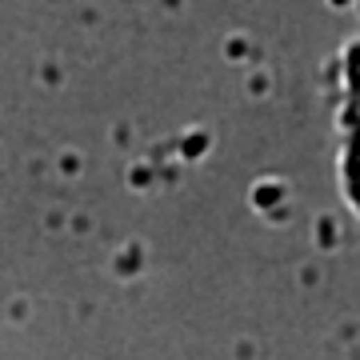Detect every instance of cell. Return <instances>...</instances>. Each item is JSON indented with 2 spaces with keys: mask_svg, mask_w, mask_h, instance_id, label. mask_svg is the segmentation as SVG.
I'll return each instance as SVG.
<instances>
[{
  "mask_svg": "<svg viewBox=\"0 0 360 360\" xmlns=\"http://www.w3.org/2000/svg\"><path fill=\"white\" fill-rule=\"evenodd\" d=\"M344 132H348V193L360 204V52L348 68V108H344Z\"/></svg>",
  "mask_w": 360,
  "mask_h": 360,
  "instance_id": "cell-1",
  "label": "cell"
}]
</instances>
